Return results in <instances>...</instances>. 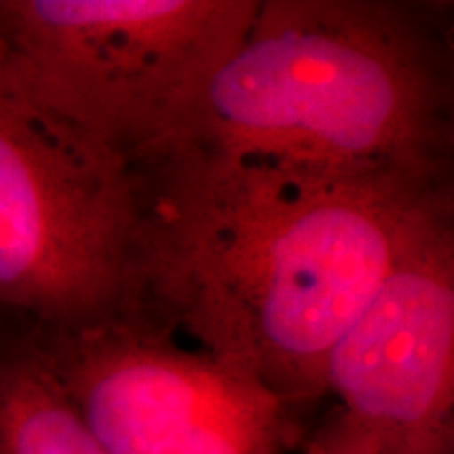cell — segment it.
Wrapping results in <instances>:
<instances>
[{"label": "cell", "instance_id": "cell-1", "mask_svg": "<svg viewBox=\"0 0 454 454\" xmlns=\"http://www.w3.org/2000/svg\"><path fill=\"white\" fill-rule=\"evenodd\" d=\"M141 308L303 414L325 368L454 184L274 154L133 164Z\"/></svg>", "mask_w": 454, "mask_h": 454}, {"label": "cell", "instance_id": "cell-2", "mask_svg": "<svg viewBox=\"0 0 454 454\" xmlns=\"http://www.w3.org/2000/svg\"><path fill=\"white\" fill-rule=\"evenodd\" d=\"M452 32L450 3L259 0L240 47L150 154H274L454 184Z\"/></svg>", "mask_w": 454, "mask_h": 454}, {"label": "cell", "instance_id": "cell-3", "mask_svg": "<svg viewBox=\"0 0 454 454\" xmlns=\"http://www.w3.org/2000/svg\"><path fill=\"white\" fill-rule=\"evenodd\" d=\"M259 0H0V84L118 160L156 150Z\"/></svg>", "mask_w": 454, "mask_h": 454}, {"label": "cell", "instance_id": "cell-4", "mask_svg": "<svg viewBox=\"0 0 454 454\" xmlns=\"http://www.w3.org/2000/svg\"><path fill=\"white\" fill-rule=\"evenodd\" d=\"M139 309L129 167L0 84V311L81 325Z\"/></svg>", "mask_w": 454, "mask_h": 454}, {"label": "cell", "instance_id": "cell-5", "mask_svg": "<svg viewBox=\"0 0 454 454\" xmlns=\"http://www.w3.org/2000/svg\"><path fill=\"white\" fill-rule=\"evenodd\" d=\"M106 454H288L301 414L253 377L187 349L150 311L81 325L20 316Z\"/></svg>", "mask_w": 454, "mask_h": 454}, {"label": "cell", "instance_id": "cell-6", "mask_svg": "<svg viewBox=\"0 0 454 454\" xmlns=\"http://www.w3.org/2000/svg\"><path fill=\"white\" fill-rule=\"evenodd\" d=\"M325 387L371 427L454 431V200L423 221L333 345Z\"/></svg>", "mask_w": 454, "mask_h": 454}, {"label": "cell", "instance_id": "cell-7", "mask_svg": "<svg viewBox=\"0 0 454 454\" xmlns=\"http://www.w3.org/2000/svg\"><path fill=\"white\" fill-rule=\"evenodd\" d=\"M0 454H106L34 349L20 316L0 311Z\"/></svg>", "mask_w": 454, "mask_h": 454}]
</instances>
